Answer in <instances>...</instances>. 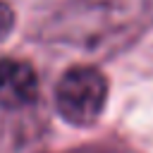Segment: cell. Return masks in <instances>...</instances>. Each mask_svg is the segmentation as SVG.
Returning a JSON list of instances; mask_svg holds the SVG:
<instances>
[{
  "label": "cell",
  "mask_w": 153,
  "mask_h": 153,
  "mask_svg": "<svg viewBox=\"0 0 153 153\" xmlns=\"http://www.w3.org/2000/svg\"><path fill=\"white\" fill-rule=\"evenodd\" d=\"M153 24V0H65L36 31L45 45L110 57L134 45Z\"/></svg>",
  "instance_id": "cell-1"
},
{
  "label": "cell",
  "mask_w": 153,
  "mask_h": 153,
  "mask_svg": "<svg viewBox=\"0 0 153 153\" xmlns=\"http://www.w3.org/2000/svg\"><path fill=\"white\" fill-rule=\"evenodd\" d=\"M110 96V81L96 65H74L60 74L53 91L55 112L69 127H93L105 108Z\"/></svg>",
  "instance_id": "cell-2"
},
{
  "label": "cell",
  "mask_w": 153,
  "mask_h": 153,
  "mask_svg": "<svg viewBox=\"0 0 153 153\" xmlns=\"http://www.w3.org/2000/svg\"><path fill=\"white\" fill-rule=\"evenodd\" d=\"M41 96V79L36 67L24 57H0V108L17 112L36 105Z\"/></svg>",
  "instance_id": "cell-3"
},
{
  "label": "cell",
  "mask_w": 153,
  "mask_h": 153,
  "mask_svg": "<svg viewBox=\"0 0 153 153\" xmlns=\"http://www.w3.org/2000/svg\"><path fill=\"white\" fill-rule=\"evenodd\" d=\"M14 24H17V14H14L12 5L0 0V41H5L14 31Z\"/></svg>",
  "instance_id": "cell-4"
},
{
  "label": "cell",
  "mask_w": 153,
  "mask_h": 153,
  "mask_svg": "<svg viewBox=\"0 0 153 153\" xmlns=\"http://www.w3.org/2000/svg\"><path fill=\"white\" fill-rule=\"evenodd\" d=\"M79 153H84V151H79Z\"/></svg>",
  "instance_id": "cell-5"
}]
</instances>
